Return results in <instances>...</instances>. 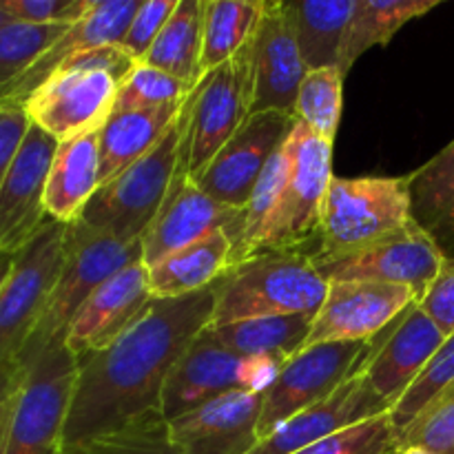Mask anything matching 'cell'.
Wrapping results in <instances>:
<instances>
[{
    "label": "cell",
    "instance_id": "obj_18",
    "mask_svg": "<svg viewBox=\"0 0 454 454\" xmlns=\"http://www.w3.org/2000/svg\"><path fill=\"white\" fill-rule=\"evenodd\" d=\"M149 269L145 262L127 266L106 279L80 309L67 331L65 344L78 362L114 344L151 304Z\"/></svg>",
    "mask_w": 454,
    "mask_h": 454
},
{
    "label": "cell",
    "instance_id": "obj_1",
    "mask_svg": "<svg viewBox=\"0 0 454 454\" xmlns=\"http://www.w3.org/2000/svg\"><path fill=\"white\" fill-rule=\"evenodd\" d=\"M213 309V286L173 300H151L136 324L114 344L78 362L62 446L162 417L168 372L208 328Z\"/></svg>",
    "mask_w": 454,
    "mask_h": 454
},
{
    "label": "cell",
    "instance_id": "obj_19",
    "mask_svg": "<svg viewBox=\"0 0 454 454\" xmlns=\"http://www.w3.org/2000/svg\"><path fill=\"white\" fill-rule=\"evenodd\" d=\"M262 403L264 393L233 390L168 421V433L182 454H248L260 442Z\"/></svg>",
    "mask_w": 454,
    "mask_h": 454
},
{
    "label": "cell",
    "instance_id": "obj_14",
    "mask_svg": "<svg viewBox=\"0 0 454 454\" xmlns=\"http://www.w3.org/2000/svg\"><path fill=\"white\" fill-rule=\"evenodd\" d=\"M412 304L411 288L375 282H328L326 300L313 317L304 348L333 341H372Z\"/></svg>",
    "mask_w": 454,
    "mask_h": 454
},
{
    "label": "cell",
    "instance_id": "obj_47",
    "mask_svg": "<svg viewBox=\"0 0 454 454\" xmlns=\"http://www.w3.org/2000/svg\"><path fill=\"white\" fill-rule=\"evenodd\" d=\"M402 454H433V452L421 450V448H406V450H403Z\"/></svg>",
    "mask_w": 454,
    "mask_h": 454
},
{
    "label": "cell",
    "instance_id": "obj_11",
    "mask_svg": "<svg viewBox=\"0 0 454 454\" xmlns=\"http://www.w3.org/2000/svg\"><path fill=\"white\" fill-rule=\"evenodd\" d=\"M253 102L255 75L251 40L238 56L208 71L193 91L186 153V168L191 176H198L247 122L253 114Z\"/></svg>",
    "mask_w": 454,
    "mask_h": 454
},
{
    "label": "cell",
    "instance_id": "obj_38",
    "mask_svg": "<svg viewBox=\"0 0 454 454\" xmlns=\"http://www.w3.org/2000/svg\"><path fill=\"white\" fill-rule=\"evenodd\" d=\"M293 454H402L390 415L372 417Z\"/></svg>",
    "mask_w": 454,
    "mask_h": 454
},
{
    "label": "cell",
    "instance_id": "obj_26",
    "mask_svg": "<svg viewBox=\"0 0 454 454\" xmlns=\"http://www.w3.org/2000/svg\"><path fill=\"white\" fill-rule=\"evenodd\" d=\"M186 100L158 106V109L111 114L105 127L100 129V186L145 158L167 136V131L184 109Z\"/></svg>",
    "mask_w": 454,
    "mask_h": 454
},
{
    "label": "cell",
    "instance_id": "obj_13",
    "mask_svg": "<svg viewBox=\"0 0 454 454\" xmlns=\"http://www.w3.org/2000/svg\"><path fill=\"white\" fill-rule=\"evenodd\" d=\"M295 124L291 114L255 111L193 180L215 202L244 211L266 164L286 145Z\"/></svg>",
    "mask_w": 454,
    "mask_h": 454
},
{
    "label": "cell",
    "instance_id": "obj_31",
    "mask_svg": "<svg viewBox=\"0 0 454 454\" xmlns=\"http://www.w3.org/2000/svg\"><path fill=\"white\" fill-rule=\"evenodd\" d=\"M353 9L355 0L286 3L288 18L309 71L328 69V67L337 69Z\"/></svg>",
    "mask_w": 454,
    "mask_h": 454
},
{
    "label": "cell",
    "instance_id": "obj_6",
    "mask_svg": "<svg viewBox=\"0 0 454 454\" xmlns=\"http://www.w3.org/2000/svg\"><path fill=\"white\" fill-rule=\"evenodd\" d=\"M415 224L408 177H333L322 207L317 248L337 257L388 239Z\"/></svg>",
    "mask_w": 454,
    "mask_h": 454
},
{
    "label": "cell",
    "instance_id": "obj_37",
    "mask_svg": "<svg viewBox=\"0 0 454 454\" xmlns=\"http://www.w3.org/2000/svg\"><path fill=\"white\" fill-rule=\"evenodd\" d=\"M198 87L186 84L155 67L137 62L131 74L120 82L118 96H115L114 114L120 111L137 109H158V106L182 102L191 96Z\"/></svg>",
    "mask_w": 454,
    "mask_h": 454
},
{
    "label": "cell",
    "instance_id": "obj_15",
    "mask_svg": "<svg viewBox=\"0 0 454 454\" xmlns=\"http://www.w3.org/2000/svg\"><path fill=\"white\" fill-rule=\"evenodd\" d=\"M220 229L229 231L238 242L244 229V211L224 207L204 193L186 168L184 160L162 208L142 238V262L151 269L171 253Z\"/></svg>",
    "mask_w": 454,
    "mask_h": 454
},
{
    "label": "cell",
    "instance_id": "obj_27",
    "mask_svg": "<svg viewBox=\"0 0 454 454\" xmlns=\"http://www.w3.org/2000/svg\"><path fill=\"white\" fill-rule=\"evenodd\" d=\"M412 217L454 257V140L408 176Z\"/></svg>",
    "mask_w": 454,
    "mask_h": 454
},
{
    "label": "cell",
    "instance_id": "obj_3",
    "mask_svg": "<svg viewBox=\"0 0 454 454\" xmlns=\"http://www.w3.org/2000/svg\"><path fill=\"white\" fill-rule=\"evenodd\" d=\"M215 309L208 326L278 315L315 317L328 284L310 253L266 251L233 264L215 284Z\"/></svg>",
    "mask_w": 454,
    "mask_h": 454
},
{
    "label": "cell",
    "instance_id": "obj_32",
    "mask_svg": "<svg viewBox=\"0 0 454 454\" xmlns=\"http://www.w3.org/2000/svg\"><path fill=\"white\" fill-rule=\"evenodd\" d=\"M264 0H204L202 71L217 69L238 56L255 35Z\"/></svg>",
    "mask_w": 454,
    "mask_h": 454
},
{
    "label": "cell",
    "instance_id": "obj_21",
    "mask_svg": "<svg viewBox=\"0 0 454 454\" xmlns=\"http://www.w3.org/2000/svg\"><path fill=\"white\" fill-rule=\"evenodd\" d=\"M390 412V406L371 388L364 372H355L331 397L284 421L248 454H293L331 434Z\"/></svg>",
    "mask_w": 454,
    "mask_h": 454
},
{
    "label": "cell",
    "instance_id": "obj_28",
    "mask_svg": "<svg viewBox=\"0 0 454 454\" xmlns=\"http://www.w3.org/2000/svg\"><path fill=\"white\" fill-rule=\"evenodd\" d=\"M310 326V315H278L208 326L207 331L217 344L239 357H269L286 364L304 350Z\"/></svg>",
    "mask_w": 454,
    "mask_h": 454
},
{
    "label": "cell",
    "instance_id": "obj_33",
    "mask_svg": "<svg viewBox=\"0 0 454 454\" xmlns=\"http://www.w3.org/2000/svg\"><path fill=\"white\" fill-rule=\"evenodd\" d=\"M341 102H344V75L340 74V69L335 67L315 69L309 71L301 80L293 115L315 136L335 142L341 118Z\"/></svg>",
    "mask_w": 454,
    "mask_h": 454
},
{
    "label": "cell",
    "instance_id": "obj_7",
    "mask_svg": "<svg viewBox=\"0 0 454 454\" xmlns=\"http://www.w3.org/2000/svg\"><path fill=\"white\" fill-rule=\"evenodd\" d=\"M78 366L65 341L27 364L9 412L4 454H60Z\"/></svg>",
    "mask_w": 454,
    "mask_h": 454
},
{
    "label": "cell",
    "instance_id": "obj_17",
    "mask_svg": "<svg viewBox=\"0 0 454 454\" xmlns=\"http://www.w3.org/2000/svg\"><path fill=\"white\" fill-rule=\"evenodd\" d=\"M446 341L433 319L412 304L384 335L372 340V348L359 372H364L371 388L390 408L403 397L408 388Z\"/></svg>",
    "mask_w": 454,
    "mask_h": 454
},
{
    "label": "cell",
    "instance_id": "obj_41",
    "mask_svg": "<svg viewBox=\"0 0 454 454\" xmlns=\"http://www.w3.org/2000/svg\"><path fill=\"white\" fill-rule=\"evenodd\" d=\"M177 3L180 0H146V3H140L122 43H120L137 62H142L146 51L153 47L160 31L164 29L171 13L176 12Z\"/></svg>",
    "mask_w": 454,
    "mask_h": 454
},
{
    "label": "cell",
    "instance_id": "obj_22",
    "mask_svg": "<svg viewBox=\"0 0 454 454\" xmlns=\"http://www.w3.org/2000/svg\"><path fill=\"white\" fill-rule=\"evenodd\" d=\"M233 390H247V357L226 350L204 328L168 372L162 390V417L173 421Z\"/></svg>",
    "mask_w": 454,
    "mask_h": 454
},
{
    "label": "cell",
    "instance_id": "obj_8",
    "mask_svg": "<svg viewBox=\"0 0 454 454\" xmlns=\"http://www.w3.org/2000/svg\"><path fill=\"white\" fill-rule=\"evenodd\" d=\"M67 224L47 220L34 239L13 255L0 288V366L13 364L34 335L65 262Z\"/></svg>",
    "mask_w": 454,
    "mask_h": 454
},
{
    "label": "cell",
    "instance_id": "obj_48",
    "mask_svg": "<svg viewBox=\"0 0 454 454\" xmlns=\"http://www.w3.org/2000/svg\"><path fill=\"white\" fill-rule=\"evenodd\" d=\"M7 22H9V16H7V13L3 12V9H0V27L7 25Z\"/></svg>",
    "mask_w": 454,
    "mask_h": 454
},
{
    "label": "cell",
    "instance_id": "obj_45",
    "mask_svg": "<svg viewBox=\"0 0 454 454\" xmlns=\"http://www.w3.org/2000/svg\"><path fill=\"white\" fill-rule=\"evenodd\" d=\"M12 402H13V397L0 406V454H4V439H7V426H9V412H12Z\"/></svg>",
    "mask_w": 454,
    "mask_h": 454
},
{
    "label": "cell",
    "instance_id": "obj_43",
    "mask_svg": "<svg viewBox=\"0 0 454 454\" xmlns=\"http://www.w3.org/2000/svg\"><path fill=\"white\" fill-rule=\"evenodd\" d=\"M29 127L31 120L27 115L25 105L9 100L0 102V182L4 180L9 167L16 160Z\"/></svg>",
    "mask_w": 454,
    "mask_h": 454
},
{
    "label": "cell",
    "instance_id": "obj_35",
    "mask_svg": "<svg viewBox=\"0 0 454 454\" xmlns=\"http://www.w3.org/2000/svg\"><path fill=\"white\" fill-rule=\"evenodd\" d=\"M454 384V335L446 337V341L442 344V348L433 355L426 368L421 371V375L417 377L415 384L403 393V397L390 408V421L395 426V433L397 437H402L406 433L408 426L426 411L433 399H437L439 395L446 388H450Z\"/></svg>",
    "mask_w": 454,
    "mask_h": 454
},
{
    "label": "cell",
    "instance_id": "obj_23",
    "mask_svg": "<svg viewBox=\"0 0 454 454\" xmlns=\"http://www.w3.org/2000/svg\"><path fill=\"white\" fill-rule=\"evenodd\" d=\"M137 7H140L137 0H96L93 7L78 22H74L43 53V58L22 75V80L16 84L7 100L25 105L27 98L67 60H71L78 53L105 47V44L122 43Z\"/></svg>",
    "mask_w": 454,
    "mask_h": 454
},
{
    "label": "cell",
    "instance_id": "obj_2",
    "mask_svg": "<svg viewBox=\"0 0 454 454\" xmlns=\"http://www.w3.org/2000/svg\"><path fill=\"white\" fill-rule=\"evenodd\" d=\"M137 65L122 44H105L58 67L25 100L31 124L58 142L100 131L114 114L120 82Z\"/></svg>",
    "mask_w": 454,
    "mask_h": 454
},
{
    "label": "cell",
    "instance_id": "obj_24",
    "mask_svg": "<svg viewBox=\"0 0 454 454\" xmlns=\"http://www.w3.org/2000/svg\"><path fill=\"white\" fill-rule=\"evenodd\" d=\"M100 186V131L58 142L44 193L49 220L74 224Z\"/></svg>",
    "mask_w": 454,
    "mask_h": 454
},
{
    "label": "cell",
    "instance_id": "obj_34",
    "mask_svg": "<svg viewBox=\"0 0 454 454\" xmlns=\"http://www.w3.org/2000/svg\"><path fill=\"white\" fill-rule=\"evenodd\" d=\"M69 27H38L9 20L0 27V102L7 100L22 75Z\"/></svg>",
    "mask_w": 454,
    "mask_h": 454
},
{
    "label": "cell",
    "instance_id": "obj_4",
    "mask_svg": "<svg viewBox=\"0 0 454 454\" xmlns=\"http://www.w3.org/2000/svg\"><path fill=\"white\" fill-rule=\"evenodd\" d=\"M191 105L193 96L167 136L145 158L98 186L78 222L124 242H142L189 153Z\"/></svg>",
    "mask_w": 454,
    "mask_h": 454
},
{
    "label": "cell",
    "instance_id": "obj_12",
    "mask_svg": "<svg viewBox=\"0 0 454 454\" xmlns=\"http://www.w3.org/2000/svg\"><path fill=\"white\" fill-rule=\"evenodd\" d=\"M446 253L421 229L411 224L388 239L337 257H310L328 282H375L411 288L417 301L437 279Z\"/></svg>",
    "mask_w": 454,
    "mask_h": 454
},
{
    "label": "cell",
    "instance_id": "obj_36",
    "mask_svg": "<svg viewBox=\"0 0 454 454\" xmlns=\"http://www.w3.org/2000/svg\"><path fill=\"white\" fill-rule=\"evenodd\" d=\"M60 454H182L171 439L164 417L137 421L118 433L62 446Z\"/></svg>",
    "mask_w": 454,
    "mask_h": 454
},
{
    "label": "cell",
    "instance_id": "obj_9",
    "mask_svg": "<svg viewBox=\"0 0 454 454\" xmlns=\"http://www.w3.org/2000/svg\"><path fill=\"white\" fill-rule=\"evenodd\" d=\"M286 182L257 255L266 251H300L301 244L317 239L324 200L335 177L331 168L333 142L297 122L286 140Z\"/></svg>",
    "mask_w": 454,
    "mask_h": 454
},
{
    "label": "cell",
    "instance_id": "obj_40",
    "mask_svg": "<svg viewBox=\"0 0 454 454\" xmlns=\"http://www.w3.org/2000/svg\"><path fill=\"white\" fill-rule=\"evenodd\" d=\"M96 0H0L9 20L38 27H71Z\"/></svg>",
    "mask_w": 454,
    "mask_h": 454
},
{
    "label": "cell",
    "instance_id": "obj_20",
    "mask_svg": "<svg viewBox=\"0 0 454 454\" xmlns=\"http://www.w3.org/2000/svg\"><path fill=\"white\" fill-rule=\"evenodd\" d=\"M309 74L286 3L264 0L260 25L253 35V75H255V111H282L291 114L295 109V98L301 80Z\"/></svg>",
    "mask_w": 454,
    "mask_h": 454
},
{
    "label": "cell",
    "instance_id": "obj_44",
    "mask_svg": "<svg viewBox=\"0 0 454 454\" xmlns=\"http://www.w3.org/2000/svg\"><path fill=\"white\" fill-rule=\"evenodd\" d=\"M22 375H25V366H20L18 362L0 366V406L13 397V393L20 386Z\"/></svg>",
    "mask_w": 454,
    "mask_h": 454
},
{
    "label": "cell",
    "instance_id": "obj_39",
    "mask_svg": "<svg viewBox=\"0 0 454 454\" xmlns=\"http://www.w3.org/2000/svg\"><path fill=\"white\" fill-rule=\"evenodd\" d=\"M421 448L433 454H454V384L443 390L399 437V450Z\"/></svg>",
    "mask_w": 454,
    "mask_h": 454
},
{
    "label": "cell",
    "instance_id": "obj_46",
    "mask_svg": "<svg viewBox=\"0 0 454 454\" xmlns=\"http://www.w3.org/2000/svg\"><path fill=\"white\" fill-rule=\"evenodd\" d=\"M12 264H13V255H9V253H0V288H3V284L7 282L9 273H12Z\"/></svg>",
    "mask_w": 454,
    "mask_h": 454
},
{
    "label": "cell",
    "instance_id": "obj_30",
    "mask_svg": "<svg viewBox=\"0 0 454 454\" xmlns=\"http://www.w3.org/2000/svg\"><path fill=\"white\" fill-rule=\"evenodd\" d=\"M202 25L204 0H180L142 62L198 87L204 78Z\"/></svg>",
    "mask_w": 454,
    "mask_h": 454
},
{
    "label": "cell",
    "instance_id": "obj_10",
    "mask_svg": "<svg viewBox=\"0 0 454 454\" xmlns=\"http://www.w3.org/2000/svg\"><path fill=\"white\" fill-rule=\"evenodd\" d=\"M372 341H333L304 348L279 368L264 393L257 434L269 437L284 421L331 397L368 359Z\"/></svg>",
    "mask_w": 454,
    "mask_h": 454
},
{
    "label": "cell",
    "instance_id": "obj_5",
    "mask_svg": "<svg viewBox=\"0 0 454 454\" xmlns=\"http://www.w3.org/2000/svg\"><path fill=\"white\" fill-rule=\"evenodd\" d=\"M142 262V242H124L82 222L67 226L65 262L43 317L22 348L18 364L27 366L49 346L65 341L67 331L89 297L127 266Z\"/></svg>",
    "mask_w": 454,
    "mask_h": 454
},
{
    "label": "cell",
    "instance_id": "obj_25",
    "mask_svg": "<svg viewBox=\"0 0 454 454\" xmlns=\"http://www.w3.org/2000/svg\"><path fill=\"white\" fill-rule=\"evenodd\" d=\"M233 247V235L220 229L167 255L149 269L153 300H173L211 288L231 269Z\"/></svg>",
    "mask_w": 454,
    "mask_h": 454
},
{
    "label": "cell",
    "instance_id": "obj_29",
    "mask_svg": "<svg viewBox=\"0 0 454 454\" xmlns=\"http://www.w3.org/2000/svg\"><path fill=\"white\" fill-rule=\"evenodd\" d=\"M439 7V0H355L337 69L344 75L372 47H386L402 27Z\"/></svg>",
    "mask_w": 454,
    "mask_h": 454
},
{
    "label": "cell",
    "instance_id": "obj_42",
    "mask_svg": "<svg viewBox=\"0 0 454 454\" xmlns=\"http://www.w3.org/2000/svg\"><path fill=\"white\" fill-rule=\"evenodd\" d=\"M417 304L433 319L443 337L454 335V257H446L437 279Z\"/></svg>",
    "mask_w": 454,
    "mask_h": 454
},
{
    "label": "cell",
    "instance_id": "obj_16",
    "mask_svg": "<svg viewBox=\"0 0 454 454\" xmlns=\"http://www.w3.org/2000/svg\"><path fill=\"white\" fill-rule=\"evenodd\" d=\"M58 140L31 124L16 160L0 182V253L16 255L47 224L49 171Z\"/></svg>",
    "mask_w": 454,
    "mask_h": 454
}]
</instances>
